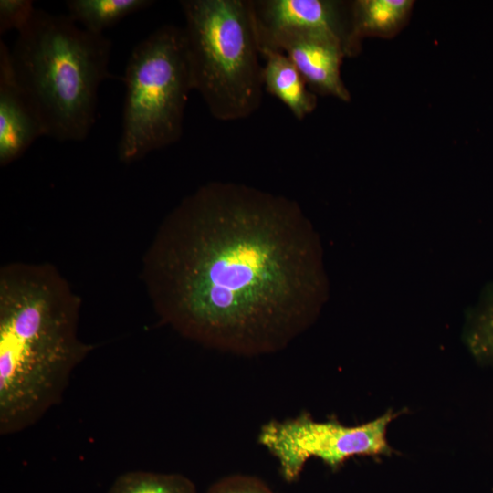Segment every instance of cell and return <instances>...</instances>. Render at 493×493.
<instances>
[{
  "instance_id": "obj_6",
  "label": "cell",
  "mask_w": 493,
  "mask_h": 493,
  "mask_svg": "<svg viewBox=\"0 0 493 493\" xmlns=\"http://www.w3.org/2000/svg\"><path fill=\"white\" fill-rule=\"evenodd\" d=\"M395 414L389 410L370 422L347 426L337 420L320 422L309 414L262 425L258 442L278 461L288 482L298 479L305 464L316 457L335 469L355 456L389 455L386 433Z\"/></svg>"
},
{
  "instance_id": "obj_13",
  "label": "cell",
  "mask_w": 493,
  "mask_h": 493,
  "mask_svg": "<svg viewBox=\"0 0 493 493\" xmlns=\"http://www.w3.org/2000/svg\"><path fill=\"white\" fill-rule=\"evenodd\" d=\"M109 493H196V488L181 474L130 471L115 479Z\"/></svg>"
},
{
  "instance_id": "obj_3",
  "label": "cell",
  "mask_w": 493,
  "mask_h": 493,
  "mask_svg": "<svg viewBox=\"0 0 493 493\" xmlns=\"http://www.w3.org/2000/svg\"><path fill=\"white\" fill-rule=\"evenodd\" d=\"M112 42L68 15L36 8L10 48L16 79L45 136L82 142L96 122L100 85L111 79Z\"/></svg>"
},
{
  "instance_id": "obj_16",
  "label": "cell",
  "mask_w": 493,
  "mask_h": 493,
  "mask_svg": "<svg viewBox=\"0 0 493 493\" xmlns=\"http://www.w3.org/2000/svg\"><path fill=\"white\" fill-rule=\"evenodd\" d=\"M471 344L478 357L493 362V309L479 317L471 334Z\"/></svg>"
},
{
  "instance_id": "obj_5",
  "label": "cell",
  "mask_w": 493,
  "mask_h": 493,
  "mask_svg": "<svg viewBox=\"0 0 493 493\" xmlns=\"http://www.w3.org/2000/svg\"><path fill=\"white\" fill-rule=\"evenodd\" d=\"M125 95L118 158L124 163L177 142L193 90L182 26L163 25L132 48L121 78Z\"/></svg>"
},
{
  "instance_id": "obj_7",
  "label": "cell",
  "mask_w": 493,
  "mask_h": 493,
  "mask_svg": "<svg viewBox=\"0 0 493 493\" xmlns=\"http://www.w3.org/2000/svg\"><path fill=\"white\" fill-rule=\"evenodd\" d=\"M258 41L283 33H299L339 40L348 56L351 4L334 0H251Z\"/></svg>"
},
{
  "instance_id": "obj_15",
  "label": "cell",
  "mask_w": 493,
  "mask_h": 493,
  "mask_svg": "<svg viewBox=\"0 0 493 493\" xmlns=\"http://www.w3.org/2000/svg\"><path fill=\"white\" fill-rule=\"evenodd\" d=\"M207 493H276L261 479L248 475H230L215 482Z\"/></svg>"
},
{
  "instance_id": "obj_11",
  "label": "cell",
  "mask_w": 493,
  "mask_h": 493,
  "mask_svg": "<svg viewBox=\"0 0 493 493\" xmlns=\"http://www.w3.org/2000/svg\"><path fill=\"white\" fill-rule=\"evenodd\" d=\"M412 0H358L351 4V42L356 55L366 37H391L406 23Z\"/></svg>"
},
{
  "instance_id": "obj_14",
  "label": "cell",
  "mask_w": 493,
  "mask_h": 493,
  "mask_svg": "<svg viewBox=\"0 0 493 493\" xmlns=\"http://www.w3.org/2000/svg\"><path fill=\"white\" fill-rule=\"evenodd\" d=\"M36 7L31 0H0V35L21 31L30 21Z\"/></svg>"
},
{
  "instance_id": "obj_10",
  "label": "cell",
  "mask_w": 493,
  "mask_h": 493,
  "mask_svg": "<svg viewBox=\"0 0 493 493\" xmlns=\"http://www.w3.org/2000/svg\"><path fill=\"white\" fill-rule=\"evenodd\" d=\"M264 89L279 100L299 121L317 107V95L308 87L288 56L273 48H260Z\"/></svg>"
},
{
  "instance_id": "obj_12",
  "label": "cell",
  "mask_w": 493,
  "mask_h": 493,
  "mask_svg": "<svg viewBox=\"0 0 493 493\" xmlns=\"http://www.w3.org/2000/svg\"><path fill=\"white\" fill-rule=\"evenodd\" d=\"M152 0H68V16L85 30L104 35L125 17L152 6Z\"/></svg>"
},
{
  "instance_id": "obj_1",
  "label": "cell",
  "mask_w": 493,
  "mask_h": 493,
  "mask_svg": "<svg viewBox=\"0 0 493 493\" xmlns=\"http://www.w3.org/2000/svg\"><path fill=\"white\" fill-rule=\"evenodd\" d=\"M320 268L296 201L214 181L165 216L142 276L164 323L205 347L249 356L280 351L309 326Z\"/></svg>"
},
{
  "instance_id": "obj_4",
  "label": "cell",
  "mask_w": 493,
  "mask_h": 493,
  "mask_svg": "<svg viewBox=\"0 0 493 493\" xmlns=\"http://www.w3.org/2000/svg\"><path fill=\"white\" fill-rule=\"evenodd\" d=\"M182 26L193 90L221 121L261 106L260 45L251 0H182Z\"/></svg>"
},
{
  "instance_id": "obj_8",
  "label": "cell",
  "mask_w": 493,
  "mask_h": 493,
  "mask_svg": "<svg viewBox=\"0 0 493 493\" xmlns=\"http://www.w3.org/2000/svg\"><path fill=\"white\" fill-rule=\"evenodd\" d=\"M259 45L260 48L285 53L316 95L351 100L350 91L341 76L342 59L347 55L339 40L309 34L283 33L265 38Z\"/></svg>"
},
{
  "instance_id": "obj_9",
  "label": "cell",
  "mask_w": 493,
  "mask_h": 493,
  "mask_svg": "<svg viewBox=\"0 0 493 493\" xmlns=\"http://www.w3.org/2000/svg\"><path fill=\"white\" fill-rule=\"evenodd\" d=\"M43 126L19 86L12 66L10 48L0 41V165L19 159L37 139Z\"/></svg>"
},
{
  "instance_id": "obj_2",
  "label": "cell",
  "mask_w": 493,
  "mask_h": 493,
  "mask_svg": "<svg viewBox=\"0 0 493 493\" xmlns=\"http://www.w3.org/2000/svg\"><path fill=\"white\" fill-rule=\"evenodd\" d=\"M80 299L48 263L0 270V433H19L62 400L93 350L79 336Z\"/></svg>"
}]
</instances>
